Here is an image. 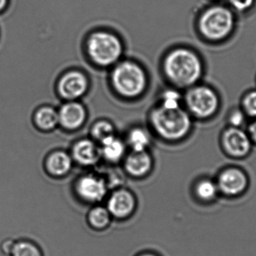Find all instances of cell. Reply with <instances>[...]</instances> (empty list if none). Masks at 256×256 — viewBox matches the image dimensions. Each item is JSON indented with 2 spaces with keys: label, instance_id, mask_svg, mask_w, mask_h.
Segmentation results:
<instances>
[{
  "label": "cell",
  "instance_id": "f1b7e54d",
  "mask_svg": "<svg viewBox=\"0 0 256 256\" xmlns=\"http://www.w3.org/2000/svg\"><path fill=\"white\" fill-rule=\"evenodd\" d=\"M6 2H7V0H0V10L4 8V6H6Z\"/></svg>",
  "mask_w": 256,
  "mask_h": 256
},
{
  "label": "cell",
  "instance_id": "4316f807",
  "mask_svg": "<svg viewBox=\"0 0 256 256\" xmlns=\"http://www.w3.org/2000/svg\"><path fill=\"white\" fill-rule=\"evenodd\" d=\"M232 4L239 10H244L251 7L254 0H230Z\"/></svg>",
  "mask_w": 256,
  "mask_h": 256
},
{
  "label": "cell",
  "instance_id": "6da1fadb",
  "mask_svg": "<svg viewBox=\"0 0 256 256\" xmlns=\"http://www.w3.org/2000/svg\"><path fill=\"white\" fill-rule=\"evenodd\" d=\"M166 76L174 85L190 86L201 78L202 64L196 54L184 48L170 51L164 62Z\"/></svg>",
  "mask_w": 256,
  "mask_h": 256
},
{
  "label": "cell",
  "instance_id": "3957f363",
  "mask_svg": "<svg viewBox=\"0 0 256 256\" xmlns=\"http://www.w3.org/2000/svg\"><path fill=\"white\" fill-rule=\"evenodd\" d=\"M123 44L117 34L108 30L93 32L86 40V50L93 62L102 67L116 64L123 54Z\"/></svg>",
  "mask_w": 256,
  "mask_h": 256
},
{
  "label": "cell",
  "instance_id": "7402d4cb",
  "mask_svg": "<svg viewBox=\"0 0 256 256\" xmlns=\"http://www.w3.org/2000/svg\"><path fill=\"white\" fill-rule=\"evenodd\" d=\"M115 129L110 122L100 120L97 122L92 128V135L93 138L98 142H102L105 138L115 135Z\"/></svg>",
  "mask_w": 256,
  "mask_h": 256
},
{
  "label": "cell",
  "instance_id": "484cf974",
  "mask_svg": "<svg viewBox=\"0 0 256 256\" xmlns=\"http://www.w3.org/2000/svg\"><path fill=\"white\" fill-rule=\"evenodd\" d=\"M230 122L234 128L239 127L244 122V116L240 111H234L230 116Z\"/></svg>",
  "mask_w": 256,
  "mask_h": 256
},
{
  "label": "cell",
  "instance_id": "2e32d148",
  "mask_svg": "<svg viewBox=\"0 0 256 256\" xmlns=\"http://www.w3.org/2000/svg\"><path fill=\"white\" fill-rule=\"evenodd\" d=\"M100 154L110 161L115 162L120 160L126 153V144L115 135L100 142Z\"/></svg>",
  "mask_w": 256,
  "mask_h": 256
},
{
  "label": "cell",
  "instance_id": "7a4b0ae2",
  "mask_svg": "<svg viewBox=\"0 0 256 256\" xmlns=\"http://www.w3.org/2000/svg\"><path fill=\"white\" fill-rule=\"evenodd\" d=\"M150 118L154 130L165 140H180L191 128L190 117L180 106L168 108L160 105L152 111Z\"/></svg>",
  "mask_w": 256,
  "mask_h": 256
},
{
  "label": "cell",
  "instance_id": "5b68a950",
  "mask_svg": "<svg viewBox=\"0 0 256 256\" xmlns=\"http://www.w3.org/2000/svg\"><path fill=\"white\" fill-rule=\"evenodd\" d=\"M234 18L226 8H210L203 13L198 21L202 34L210 40H220L226 37L232 30Z\"/></svg>",
  "mask_w": 256,
  "mask_h": 256
},
{
  "label": "cell",
  "instance_id": "4fadbf2b",
  "mask_svg": "<svg viewBox=\"0 0 256 256\" xmlns=\"http://www.w3.org/2000/svg\"><path fill=\"white\" fill-rule=\"evenodd\" d=\"M100 156V147L91 140H80L75 143L72 149V158L81 165H94Z\"/></svg>",
  "mask_w": 256,
  "mask_h": 256
},
{
  "label": "cell",
  "instance_id": "52a82bcc",
  "mask_svg": "<svg viewBox=\"0 0 256 256\" xmlns=\"http://www.w3.org/2000/svg\"><path fill=\"white\" fill-rule=\"evenodd\" d=\"M76 191L82 200L88 202H99L108 194V184L96 174H85L76 184Z\"/></svg>",
  "mask_w": 256,
  "mask_h": 256
},
{
  "label": "cell",
  "instance_id": "e0dca14e",
  "mask_svg": "<svg viewBox=\"0 0 256 256\" xmlns=\"http://www.w3.org/2000/svg\"><path fill=\"white\" fill-rule=\"evenodd\" d=\"M34 120L38 127L45 130L54 129L60 124L58 111L50 106H44L39 109L36 112Z\"/></svg>",
  "mask_w": 256,
  "mask_h": 256
},
{
  "label": "cell",
  "instance_id": "603a6c76",
  "mask_svg": "<svg viewBox=\"0 0 256 256\" xmlns=\"http://www.w3.org/2000/svg\"><path fill=\"white\" fill-rule=\"evenodd\" d=\"M180 96L174 90H166L162 96L161 106L168 108H176L180 106Z\"/></svg>",
  "mask_w": 256,
  "mask_h": 256
},
{
  "label": "cell",
  "instance_id": "5bb4252c",
  "mask_svg": "<svg viewBox=\"0 0 256 256\" xmlns=\"http://www.w3.org/2000/svg\"><path fill=\"white\" fill-rule=\"evenodd\" d=\"M152 166V156L146 150L134 152L127 156L124 162L126 171L131 176L141 177L149 172Z\"/></svg>",
  "mask_w": 256,
  "mask_h": 256
},
{
  "label": "cell",
  "instance_id": "ba28073f",
  "mask_svg": "<svg viewBox=\"0 0 256 256\" xmlns=\"http://www.w3.org/2000/svg\"><path fill=\"white\" fill-rule=\"evenodd\" d=\"M88 87L86 76L78 70H72L62 76L58 84V91L63 98L74 100L84 96Z\"/></svg>",
  "mask_w": 256,
  "mask_h": 256
},
{
  "label": "cell",
  "instance_id": "ac0fdd59",
  "mask_svg": "<svg viewBox=\"0 0 256 256\" xmlns=\"http://www.w3.org/2000/svg\"><path fill=\"white\" fill-rule=\"evenodd\" d=\"M150 142L148 132L142 128H135L128 134V143L134 152L146 150Z\"/></svg>",
  "mask_w": 256,
  "mask_h": 256
},
{
  "label": "cell",
  "instance_id": "83f0119b",
  "mask_svg": "<svg viewBox=\"0 0 256 256\" xmlns=\"http://www.w3.org/2000/svg\"><path fill=\"white\" fill-rule=\"evenodd\" d=\"M249 130L251 138L256 142V121L250 126Z\"/></svg>",
  "mask_w": 256,
  "mask_h": 256
},
{
  "label": "cell",
  "instance_id": "8fae6325",
  "mask_svg": "<svg viewBox=\"0 0 256 256\" xmlns=\"http://www.w3.org/2000/svg\"><path fill=\"white\" fill-rule=\"evenodd\" d=\"M136 200L132 194L126 190H118L110 197L108 210L111 216L117 219H124L134 212Z\"/></svg>",
  "mask_w": 256,
  "mask_h": 256
},
{
  "label": "cell",
  "instance_id": "44dd1931",
  "mask_svg": "<svg viewBox=\"0 0 256 256\" xmlns=\"http://www.w3.org/2000/svg\"><path fill=\"white\" fill-rule=\"evenodd\" d=\"M218 184L210 180H202L197 184L196 194L203 201H210L216 197L218 192Z\"/></svg>",
  "mask_w": 256,
  "mask_h": 256
},
{
  "label": "cell",
  "instance_id": "d6986e66",
  "mask_svg": "<svg viewBox=\"0 0 256 256\" xmlns=\"http://www.w3.org/2000/svg\"><path fill=\"white\" fill-rule=\"evenodd\" d=\"M9 256H43L40 248L30 239H16Z\"/></svg>",
  "mask_w": 256,
  "mask_h": 256
},
{
  "label": "cell",
  "instance_id": "9a60e30c",
  "mask_svg": "<svg viewBox=\"0 0 256 256\" xmlns=\"http://www.w3.org/2000/svg\"><path fill=\"white\" fill-rule=\"evenodd\" d=\"M73 165L72 156L62 150L54 152L46 160V168L51 174L62 176L69 172Z\"/></svg>",
  "mask_w": 256,
  "mask_h": 256
},
{
  "label": "cell",
  "instance_id": "277c9868",
  "mask_svg": "<svg viewBox=\"0 0 256 256\" xmlns=\"http://www.w3.org/2000/svg\"><path fill=\"white\" fill-rule=\"evenodd\" d=\"M111 81L120 96L131 98L142 94L147 85V76L141 66L134 62L124 61L114 68Z\"/></svg>",
  "mask_w": 256,
  "mask_h": 256
},
{
  "label": "cell",
  "instance_id": "9c48e42d",
  "mask_svg": "<svg viewBox=\"0 0 256 256\" xmlns=\"http://www.w3.org/2000/svg\"><path fill=\"white\" fill-rule=\"evenodd\" d=\"M248 183V178L242 170L231 168L221 173L218 186L225 195L234 196L243 192Z\"/></svg>",
  "mask_w": 256,
  "mask_h": 256
},
{
  "label": "cell",
  "instance_id": "30bf717a",
  "mask_svg": "<svg viewBox=\"0 0 256 256\" xmlns=\"http://www.w3.org/2000/svg\"><path fill=\"white\" fill-rule=\"evenodd\" d=\"M222 144L227 153L236 158L248 154L251 147L250 137L237 128H230L224 132Z\"/></svg>",
  "mask_w": 256,
  "mask_h": 256
},
{
  "label": "cell",
  "instance_id": "cb8c5ba5",
  "mask_svg": "<svg viewBox=\"0 0 256 256\" xmlns=\"http://www.w3.org/2000/svg\"><path fill=\"white\" fill-rule=\"evenodd\" d=\"M244 108L248 115L256 117V91L249 93L245 97Z\"/></svg>",
  "mask_w": 256,
  "mask_h": 256
},
{
  "label": "cell",
  "instance_id": "f546056e",
  "mask_svg": "<svg viewBox=\"0 0 256 256\" xmlns=\"http://www.w3.org/2000/svg\"><path fill=\"white\" fill-rule=\"evenodd\" d=\"M140 256H156L153 255V254H144V255H142Z\"/></svg>",
  "mask_w": 256,
  "mask_h": 256
},
{
  "label": "cell",
  "instance_id": "7c38bea8",
  "mask_svg": "<svg viewBox=\"0 0 256 256\" xmlns=\"http://www.w3.org/2000/svg\"><path fill=\"white\" fill-rule=\"evenodd\" d=\"M58 122L68 130L78 129L84 124L86 118V111L81 104L68 102L58 111Z\"/></svg>",
  "mask_w": 256,
  "mask_h": 256
},
{
  "label": "cell",
  "instance_id": "ffe728a7",
  "mask_svg": "<svg viewBox=\"0 0 256 256\" xmlns=\"http://www.w3.org/2000/svg\"><path fill=\"white\" fill-rule=\"evenodd\" d=\"M88 220L93 228L103 230L108 227L110 222L111 214L108 208L98 206L90 210Z\"/></svg>",
  "mask_w": 256,
  "mask_h": 256
},
{
  "label": "cell",
  "instance_id": "d4e9b609",
  "mask_svg": "<svg viewBox=\"0 0 256 256\" xmlns=\"http://www.w3.org/2000/svg\"><path fill=\"white\" fill-rule=\"evenodd\" d=\"M15 240H16V239L9 237L0 242V252H1L3 256H10V252H12V249H13Z\"/></svg>",
  "mask_w": 256,
  "mask_h": 256
},
{
  "label": "cell",
  "instance_id": "8992f818",
  "mask_svg": "<svg viewBox=\"0 0 256 256\" xmlns=\"http://www.w3.org/2000/svg\"><path fill=\"white\" fill-rule=\"evenodd\" d=\"M186 103L195 116L208 118L216 112L219 100L216 93L208 87L196 86L186 94Z\"/></svg>",
  "mask_w": 256,
  "mask_h": 256
}]
</instances>
